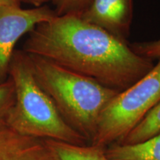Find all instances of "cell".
I'll use <instances>...</instances> for the list:
<instances>
[{
	"label": "cell",
	"instance_id": "cell-15",
	"mask_svg": "<svg viewBox=\"0 0 160 160\" xmlns=\"http://www.w3.org/2000/svg\"><path fill=\"white\" fill-rule=\"evenodd\" d=\"M49 1H51V0H20L21 2L31 4V5H34L36 8H39L41 7V6H43V4L48 2Z\"/></svg>",
	"mask_w": 160,
	"mask_h": 160
},
{
	"label": "cell",
	"instance_id": "cell-12",
	"mask_svg": "<svg viewBox=\"0 0 160 160\" xmlns=\"http://www.w3.org/2000/svg\"><path fill=\"white\" fill-rule=\"evenodd\" d=\"M15 90L13 81L8 77L0 84V123L5 122L8 113L14 103Z\"/></svg>",
	"mask_w": 160,
	"mask_h": 160
},
{
	"label": "cell",
	"instance_id": "cell-6",
	"mask_svg": "<svg viewBox=\"0 0 160 160\" xmlns=\"http://www.w3.org/2000/svg\"><path fill=\"white\" fill-rule=\"evenodd\" d=\"M81 18L126 42L133 18V0H93Z\"/></svg>",
	"mask_w": 160,
	"mask_h": 160
},
{
	"label": "cell",
	"instance_id": "cell-9",
	"mask_svg": "<svg viewBox=\"0 0 160 160\" xmlns=\"http://www.w3.org/2000/svg\"><path fill=\"white\" fill-rule=\"evenodd\" d=\"M44 141L57 160H110L105 155V148L97 146H79L51 139Z\"/></svg>",
	"mask_w": 160,
	"mask_h": 160
},
{
	"label": "cell",
	"instance_id": "cell-4",
	"mask_svg": "<svg viewBox=\"0 0 160 160\" xmlns=\"http://www.w3.org/2000/svg\"><path fill=\"white\" fill-rule=\"evenodd\" d=\"M160 101V59L153 69L118 93L100 116L90 145L106 148L125 137Z\"/></svg>",
	"mask_w": 160,
	"mask_h": 160
},
{
	"label": "cell",
	"instance_id": "cell-14",
	"mask_svg": "<svg viewBox=\"0 0 160 160\" xmlns=\"http://www.w3.org/2000/svg\"><path fill=\"white\" fill-rule=\"evenodd\" d=\"M20 0H0V6H8V7H20Z\"/></svg>",
	"mask_w": 160,
	"mask_h": 160
},
{
	"label": "cell",
	"instance_id": "cell-7",
	"mask_svg": "<svg viewBox=\"0 0 160 160\" xmlns=\"http://www.w3.org/2000/svg\"><path fill=\"white\" fill-rule=\"evenodd\" d=\"M0 160H57L44 139L28 137L0 123Z\"/></svg>",
	"mask_w": 160,
	"mask_h": 160
},
{
	"label": "cell",
	"instance_id": "cell-13",
	"mask_svg": "<svg viewBox=\"0 0 160 160\" xmlns=\"http://www.w3.org/2000/svg\"><path fill=\"white\" fill-rule=\"evenodd\" d=\"M130 46L138 55L152 60L160 59V39L153 41L137 42Z\"/></svg>",
	"mask_w": 160,
	"mask_h": 160
},
{
	"label": "cell",
	"instance_id": "cell-2",
	"mask_svg": "<svg viewBox=\"0 0 160 160\" xmlns=\"http://www.w3.org/2000/svg\"><path fill=\"white\" fill-rule=\"evenodd\" d=\"M28 57L38 84L64 121L85 137L90 145L102 113L119 92L44 58Z\"/></svg>",
	"mask_w": 160,
	"mask_h": 160
},
{
	"label": "cell",
	"instance_id": "cell-10",
	"mask_svg": "<svg viewBox=\"0 0 160 160\" xmlns=\"http://www.w3.org/2000/svg\"><path fill=\"white\" fill-rule=\"evenodd\" d=\"M160 132V101L130 133L120 140L121 145L139 143L150 139Z\"/></svg>",
	"mask_w": 160,
	"mask_h": 160
},
{
	"label": "cell",
	"instance_id": "cell-5",
	"mask_svg": "<svg viewBox=\"0 0 160 160\" xmlns=\"http://www.w3.org/2000/svg\"><path fill=\"white\" fill-rule=\"evenodd\" d=\"M56 15L46 5L32 9L0 6V84L9 77V68L15 46L21 37L39 24Z\"/></svg>",
	"mask_w": 160,
	"mask_h": 160
},
{
	"label": "cell",
	"instance_id": "cell-1",
	"mask_svg": "<svg viewBox=\"0 0 160 160\" xmlns=\"http://www.w3.org/2000/svg\"><path fill=\"white\" fill-rule=\"evenodd\" d=\"M121 92L154 67L126 42L76 15L55 16L29 33L22 50Z\"/></svg>",
	"mask_w": 160,
	"mask_h": 160
},
{
	"label": "cell",
	"instance_id": "cell-11",
	"mask_svg": "<svg viewBox=\"0 0 160 160\" xmlns=\"http://www.w3.org/2000/svg\"><path fill=\"white\" fill-rule=\"evenodd\" d=\"M93 0H52L57 16L76 15L81 17Z\"/></svg>",
	"mask_w": 160,
	"mask_h": 160
},
{
	"label": "cell",
	"instance_id": "cell-3",
	"mask_svg": "<svg viewBox=\"0 0 160 160\" xmlns=\"http://www.w3.org/2000/svg\"><path fill=\"white\" fill-rule=\"evenodd\" d=\"M15 90L14 103L5 119V125L17 133L39 139L79 146L88 140L64 121L53 102L36 80L29 57L15 50L9 68Z\"/></svg>",
	"mask_w": 160,
	"mask_h": 160
},
{
	"label": "cell",
	"instance_id": "cell-8",
	"mask_svg": "<svg viewBox=\"0 0 160 160\" xmlns=\"http://www.w3.org/2000/svg\"><path fill=\"white\" fill-rule=\"evenodd\" d=\"M110 160H160V132L139 143H113L105 149Z\"/></svg>",
	"mask_w": 160,
	"mask_h": 160
}]
</instances>
